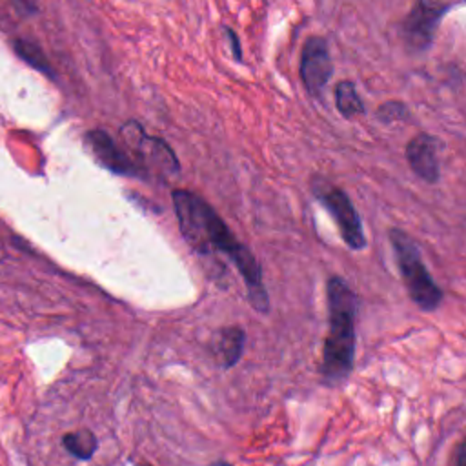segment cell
Returning a JSON list of instances; mask_svg holds the SVG:
<instances>
[{"mask_svg": "<svg viewBox=\"0 0 466 466\" xmlns=\"http://www.w3.org/2000/svg\"><path fill=\"white\" fill-rule=\"evenodd\" d=\"M178 228L191 249L200 255L218 251L233 260L248 289V300L258 313L269 311V297L262 282L260 266L251 249L226 226L220 215L200 195L189 189L171 191Z\"/></svg>", "mask_w": 466, "mask_h": 466, "instance_id": "obj_1", "label": "cell"}, {"mask_svg": "<svg viewBox=\"0 0 466 466\" xmlns=\"http://www.w3.org/2000/svg\"><path fill=\"white\" fill-rule=\"evenodd\" d=\"M326 295L329 322L322 346L320 373L329 382H340L353 370L357 295L340 277L328 279Z\"/></svg>", "mask_w": 466, "mask_h": 466, "instance_id": "obj_2", "label": "cell"}, {"mask_svg": "<svg viewBox=\"0 0 466 466\" xmlns=\"http://www.w3.org/2000/svg\"><path fill=\"white\" fill-rule=\"evenodd\" d=\"M388 237L410 299L422 311L437 309L442 302V291L424 266L417 242L399 228H391L388 231Z\"/></svg>", "mask_w": 466, "mask_h": 466, "instance_id": "obj_3", "label": "cell"}, {"mask_svg": "<svg viewBox=\"0 0 466 466\" xmlns=\"http://www.w3.org/2000/svg\"><path fill=\"white\" fill-rule=\"evenodd\" d=\"M311 191L317 197V200L322 202V206L333 217L344 244L350 249H355V251L364 249L366 248V237H364L362 222H360V217H359L357 209L353 208L350 197L340 187L328 184L320 177L313 178Z\"/></svg>", "mask_w": 466, "mask_h": 466, "instance_id": "obj_4", "label": "cell"}, {"mask_svg": "<svg viewBox=\"0 0 466 466\" xmlns=\"http://www.w3.org/2000/svg\"><path fill=\"white\" fill-rule=\"evenodd\" d=\"M453 7L455 5L448 2L441 4V2H430V0H420L413 4V7L408 11L400 25V35L408 49L413 53L426 51L433 44L441 20Z\"/></svg>", "mask_w": 466, "mask_h": 466, "instance_id": "obj_5", "label": "cell"}, {"mask_svg": "<svg viewBox=\"0 0 466 466\" xmlns=\"http://www.w3.org/2000/svg\"><path fill=\"white\" fill-rule=\"evenodd\" d=\"M333 75V62L329 56L326 38L311 35L306 38L300 55V78L306 91L313 98H320L322 89Z\"/></svg>", "mask_w": 466, "mask_h": 466, "instance_id": "obj_6", "label": "cell"}, {"mask_svg": "<svg viewBox=\"0 0 466 466\" xmlns=\"http://www.w3.org/2000/svg\"><path fill=\"white\" fill-rule=\"evenodd\" d=\"M84 142L91 155L96 158V162L109 169L111 173L124 175V177H137L142 173V169L137 166V162L116 146L113 137L104 129H91L84 135Z\"/></svg>", "mask_w": 466, "mask_h": 466, "instance_id": "obj_7", "label": "cell"}, {"mask_svg": "<svg viewBox=\"0 0 466 466\" xmlns=\"http://www.w3.org/2000/svg\"><path fill=\"white\" fill-rule=\"evenodd\" d=\"M437 144L439 140L428 133H419L406 144V160L411 171L428 184L439 180Z\"/></svg>", "mask_w": 466, "mask_h": 466, "instance_id": "obj_8", "label": "cell"}, {"mask_svg": "<svg viewBox=\"0 0 466 466\" xmlns=\"http://www.w3.org/2000/svg\"><path fill=\"white\" fill-rule=\"evenodd\" d=\"M246 331L240 326H224L211 339V351L220 366L231 368L242 357Z\"/></svg>", "mask_w": 466, "mask_h": 466, "instance_id": "obj_9", "label": "cell"}, {"mask_svg": "<svg viewBox=\"0 0 466 466\" xmlns=\"http://www.w3.org/2000/svg\"><path fill=\"white\" fill-rule=\"evenodd\" d=\"M335 106L344 118H353L366 111L351 80H340L335 86Z\"/></svg>", "mask_w": 466, "mask_h": 466, "instance_id": "obj_10", "label": "cell"}, {"mask_svg": "<svg viewBox=\"0 0 466 466\" xmlns=\"http://www.w3.org/2000/svg\"><path fill=\"white\" fill-rule=\"evenodd\" d=\"M64 442V448L76 459H82V461H87L93 457V453L96 451L98 448V442H96V437L91 430H76V431H69L64 435L62 439Z\"/></svg>", "mask_w": 466, "mask_h": 466, "instance_id": "obj_11", "label": "cell"}, {"mask_svg": "<svg viewBox=\"0 0 466 466\" xmlns=\"http://www.w3.org/2000/svg\"><path fill=\"white\" fill-rule=\"evenodd\" d=\"M15 53L24 60L27 62L29 66H33L35 69L53 76V67L49 66L42 47L36 44V42H31L27 38H16L15 40Z\"/></svg>", "mask_w": 466, "mask_h": 466, "instance_id": "obj_12", "label": "cell"}, {"mask_svg": "<svg viewBox=\"0 0 466 466\" xmlns=\"http://www.w3.org/2000/svg\"><path fill=\"white\" fill-rule=\"evenodd\" d=\"M408 115H410V109L400 100H386L377 109V118L380 122H384V124H391V122H399V120H408Z\"/></svg>", "mask_w": 466, "mask_h": 466, "instance_id": "obj_13", "label": "cell"}, {"mask_svg": "<svg viewBox=\"0 0 466 466\" xmlns=\"http://www.w3.org/2000/svg\"><path fill=\"white\" fill-rule=\"evenodd\" d=\"M224 33H226V36H228V40H229V46H231V51H233V56H235V60H242V49H240V44H238V36H237V33L231 29V27H224Z\"/></svg>", "mask_w": 466, "mask_h": 466, "instance_id": "obj_14", "label": "cell"}, {"mask_svg": "<svg viewBox=\"0 0 466 466\" xmlns=\"http://www.w3.org/2000/svg\"><path fill=\"white\" fill-rule=\"evenodd\" d=\"M464 442L459 444V450H457V466H464Z\"/></svg>", "mask_w": 466, "mask_h": 466, "instance_id": "obj_15", "label": "cell"}, {"mask_svg": "<svg viewBox=\"0 0 466 466\" xmlns=\"http://www.w3.org/2000/svg\"><path fill=\"white\" fill-rule=\"evenodd\" d=\"M211 466H231V464H226V462H213Z\"/></svg>", "mask_w": 466, "mask_h": 466, "instance_id": "obj_16", "label": "cell"}, {"mask_svg": "<svg viewBox=\"0 0 466 466\" xmlns=\"http://www.w3.org/2000/svg\"><path fill=\"white\" fill-rule=\"evenodd\" d=\"M140 466H147V464H140Z\"/></svg>", "mask_w": 466, "mask_h": 466, "instance_id": "obj_17", "label": "cell"}]
</instances>
